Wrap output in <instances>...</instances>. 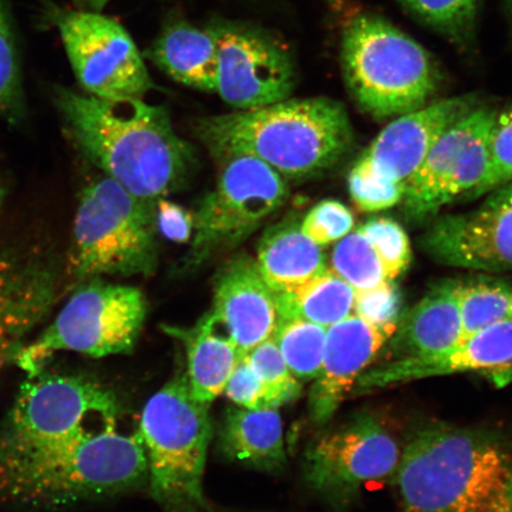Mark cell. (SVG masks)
<instances>
[{
	"label": "cell",
	"mask_w": 512,
	"mask_h": 512,
	"mask_svg": "<svg viewBox=\"0 0 512 512\" xmlns=\"http://www.w3.org/2000/svg\"><path fill=\"white\" fill-rule=\"evenodd\" d=\"M341 67L351 98L376 119L420 110L443 80L430 51L370 11H358L343 24Z\"/></svg>",
	"instance_id": "5"
},
{
	"label": "cell",
	"mask_w": 512,
	"mask_h": 512,
	"mask_svg": "<svg viewBox=\"0 0 512 512\" xmlns=\"http://www.w3.org/2000/svg\"><path fill=\"white\" fill-rule=\"evenodd\" d=\"M331 266L356 292L373 290L393 281L388 278L374 246L358 229L337 241Z\"/></svg>",
	"instance_id": "31"
},
{
	"label": "cell",
	"mask_w": 512,
	"mask_h": 512,
	"mask_svg": "<svg viewBox=\"0 0 512 512\" xmlns=\"http://www.w3.org/2000/svg\"><path fill=\"white\" fill-rule=\"evenodd\" d=\"M256 264L273 292L305 283L328 268L323 248L300 230V223L281 222L267 230Z\"/></svg>",
	"instance_id": "25"
},
{
	"label": "cell",
	"mask_w": 512,
	"mask_h": 512,
	"mask_svg": "<svg viewBox=\"0 0 512 512\" xmlns=\"http://www.w3.org/2000/svg\"><path fill=\"white\" fill-rule=\"evenodd\" d=\"M157 202L104 176L83 189L76 210L68 275L74 285L102 275H151L158 265Z\"/></svg>",
	"instance_id": "7"
},
{
	"label": "cell",
	"mask_w": 512,
	"mask_h": 512,
	"mask_svg": "<svg viewBox=\"0 0 512 512\" xmlns=\"http://www.w3.org/2000/svg\"><path fill=\"white\" fill-rule=\"evenodd\" d=\"M60 294V275L48 255L0 251V374L14 364L31 332L46 322Z\"/></svg>",
	"instance_id": "17"
},
{
	"label": "cell",
	"mask_w": 512,
	"mask_h": 512,
	"mask_svg": "<svg viewBox=\"0 0 512 512\" xmlns=\"http://www.w3.org/2000/svg\"><path fill=\"white\" fill-rule=\"evenodd\" d=\"M354 227V214L343 203L334 200L318 203L300 223V230L320 247L343 239Z\"/></svg>",
	"instance_id": "36"
},
{
	"label": "cell",
	"mask_w": 512,
	"mask_h": 512,
	"mask_svg": "<svg viewBox=\"0 0 512 512\" xmlns=\"http://www.w3.org/2000/svg\"><path fill=\"white\" fill-rule=\"evenodd\" d=\"M220 446L228 458L256 470L283 469L286 451L278 409H228L220 430Z\"/></svg>",
	"instance_id": "23"
},
{
	"label": "cell",
	"mask_w": 512,
	"mask_h": 512,
	"mask_svg": "<svg viewBox=\"0 0 512 512\" xmlns=\"http://www.w3.org/2000/svg\"><path fill=\"white\" fill-rule=\"evenodd\" d=\"M512 181V104L496 114L491 128L489 165L482 183L470 194L477 198Z\"/></svg>",
	"instance_id": "35"
},
{
	"label": "cell",
	"mask_w": 512,
	"mask_h": 512,
	"mask_svg": "<svg viewBox=\"0 0 512 512\" xmlns=\"http://www.w3.org/2000/svg\"><path fill=\"white\" fill-rule=\"evenodd\" d=\"M477 106L476 95L453 96L401 115L383 128L361 158L377 174L407 183L441 134Z\"/></svg>",
	"instance_id": "20"
},
{
	"label": "cell",
	"mask_w": 512,
	"mask_h": 512,
	"mask_svg": "<svg viewBox=\"0 0 512 512\" xmlns=\"http://www.w3.org/2000/svg\"><path fill=\"white\" fill-rule=\"evenodd\" d=\"M497 111L482 105L441 134L406 183L403 206L414 220H424L478 188L488 170L489 143Z\"/></svg>",
	"instance_id": "13"
},
{
	"label": "cell",
	"mask_w": 512,
	"mask_h": 512,
	"mask_svg": "<svg viewBox=\"0 0 512 512\" xmlns=\"http://www.w3.org/2000/svg\"><path fill=\"white\" fill-rule=\"evenodd\" d=\"M220 162L215 188L194 216V234L183 265L187 270L247 239L283 206L290 192L286 178L259 159L236 155Z\"/></svg>",
	"instance_id": "10"
},
{
	"label": "cell",
	"mask_w": 512,
	"mask_h": 512,
	"mask_svg": "<svg viewBox=\"0 0 512 512\" xmlns=\"http://www.w3.org/2000/svg\"><path fill=\"white\" fill-rule=\"evenodd\" d=\"M117 396L85 374L51 370L27 376L0 421V457L59 450L117 430Z\"/></svg>",
	"instance_id": "6"
},
{
	"label": "cell",
	"mask_w": 512,
	"mask_h": 512,
	"mask_svg": "<svg viewBox=\"0 0 512 512\" xmlns=\"http://www.w3.org/2000/svg\"><path fill=\"white\" fill-rule=\"evenodd\" d=\"M457 299L463 339L512 319V286L503 280L479 278L457 283Z\"/></svg>",
	"instance_id": "28"
},
{
	"label": "cell",
	"mask_w": 512,
	"mask_h": 512,
	"mask_svg": "<svg viewBox=\"0 0 512 512\" xmlns=\"http://www.w3.org/2000/svg\"><path fill=\"white\" fill-rule=\"evenodd\" d=\"M421 245L439 264L486 273L512 271V181L490 191L475 210L435 220Z\"/></svg>",
	"instance_id": "15"
},
{
	"label": "cell",
	"mask_w": 512,
	"mask_h": 512,
	"mask_svg": "<svg viewBox=\"0 0 512 512\" xmlns=\"http://www.w3.org/2000/svg\"><path fill=\"white\" fill-rule=\"evenodd\" d=\"M27 111L21 57L10 0H0V119L18 123Z\"/></svg>",
	"instance_id": "30"
},
{
	"label": "cell",
	"mask_w": 512,
	"mask_h": 512,
	"mask_svg": "<svg viewBox=\"0 0 512 512\" xmlns=\"http://www.w3.org/2000/svg\"><path fill=\"white\" fill-rule=\"evenodd\" d=\"M72 2L76 9L104 12L112 0H72ZM233 2L252 6L254 9L266 10L268 6H273L275 9V0H233Z\"/></svg>",
	"instance_id": "40"
},
{
	"label": "cell",
	"mask_w": 512,
	"mask_h": 512,
	"mask_svg": "<svg viewBox=\"0 0 512 512\" xmlns=\"http://www.w3.org/2000/svg\"><path fill=\"white\" fill-rule=\"evenodd\" d=\"M197 136L217 160H261L284 178H305L335 166L354 134L347 110L334 99H286L277 104L202 119Z\"/></svg>",
	"instance_id": "3"
},
{
	"label": "cell",
	"mask_w": 512,
	"mask_h": 512,
	"mask_svg": "<svg viewBox=\"0 0 512 512\" xmlns=\"http://www.w3.org/2000/svg\"><path fill=\"white\" fill-rule=\"evenodd\" d=\"M147 476L139 432L112 430L55 451L0 457V507L67 508L133 489Z\"/></svg>",
	"instance_id": "4"
},
{
	"label": "cell",
	"mask_w": 512,
	"mask_h": 512,
	"mask_svg": "<svg viewBox=\"0 0 512 512\" xmlns=\"http://www.w3.org/2000/svg\"><path fill=\"white\" fill-rule=\"evenodd\" d=\"M462 339L457 281H445L399 319L389 339V361L438 355L456 347Z\"/></svg>",
	"instance_id": "21"
},
{
	"label": "cell",
	"mask_w": 512,
	"mask_h": 512,
	"mask_svg": "<svg viewBox=\"0 0 512 512\" xmlns=\"http://www.w3.org/2000/svg\"><path fill=\"white\" fill-rule=\"evenodd\" d=\"M504 14L509 25L510 41L512 46V0H504Z\"/></svg>",
	"instance_id": "41"
},
{
	"label": "cell",
	"mask_w": 512,
	"mask_h": 512,
	"mask_svg": "<svg viewBox=\"0 0 512 512\" xmlns=\"http://www.w3.org/2000/svg\"><path fill=\"white\" fill-rule=\"evenodd\" d=\"M400 294L394 281L373 290L356 292L354 313L379 326H398Z\"/></svg>",
	"instance_id": "37"
},
{
	"label": "cell",
	"mask_w": 512,
	"mask_h": 512,
	"mask_svg": "<svg viewBox=\"0 0 512 512\" xmlns=\"http://www.w3.org/2000/svg\"><path fill=\"white\" fill-rule=\"evenodd\" d=\"M402 447L381 420L360 414L322 435L306 453V478L331 498L355 496L394 477Z\"/></svg>",
	"instance_id": "14"
},
{
	"label": "cell",
	"mask_w": 512,
	"mask_h": 512,
	"mask_svg": "<svg viewBox=\"0 0 512 512\" xmlns=\"http://www.w3.org/2000/svg\"><path fill=\"white\" fill-rule=\"evenodd\" d=\"M4 198H5L4 185H3L2 179H0V210H2Z\"/></svg>",
	"instance_id": "42"
},
{
	"label": "cell",
	"mask_w": 512,
	"mask_h": 512,
	"mask_svg": "<svg viewBox=\"0 0 512 512\" xmlns=\"http://www.w3.org/2000/svg\"><path fill=\"white\" fill-rule=\"evenodd\" d=\"M326 330L298 318L279 319L273 339L288 369L300 380H315L323 366Z\"/></svg>",
	"instance_id": "29"
},
{
	"label": "cell",
	"mask_w": 512,
	"mask_h": 512,
	"mask_svg": "<svg viewBox=\"0 0 512 512\" xmlns=\"http://www.w3.org/2000/svg\"><path fill=\"white\" fill-rule=\"evenodd\" d=\"M348 185L352 201L367 213L395 207L406 192V183L377 174L362 158L351 169Z\"/></svg>",
	"instance_id": "33"
},
{
	"label": "cell",
	"mask_w": 512,
	"mask_h": 512,
	"mask_svg": "<svg viewBox=\"0 0 512 512\" xmlns=\"http://www.w3.org/2000/svg\"><path fill=\"white\" fill-rule=\"evenodd\" d=\"M208 315L242 357L273 337L279 323L277 300L252 256H235L221 268Z\"/></svg>",
	"instance_id": "19"
},
{
	"label": "cell",
	"mask_w": 512,
	"mask_h": 512,
	"mask_svg": "<svg viewBox=\"0 0 512 512\" xmlns=\"http://www.w3.org/2000/svg\"><path fill=\"white\" fill-rule=\"evenodd\" d=\"M157 226L166 239L184 243L194 234V216L177 204L160 198L156 204Z\"/></svg>",
	"instance_id": "39"
},
{
	"label": "cell",
	"mask_w": 512,
	"mask_h": 512,
	"mask_svg": "<svg viewBox=\"0 0 512 512\" xmlns=\"http://www.w3.org/2000/svg\"><path fill=\"white\" fill-rule=\"evenodd\" d=\"M138 432L151 495L164 512L206 508L203 477L211 439L209 406L192 395L187 376H176L147 401Z\"/></svg>",
	"instance_id": "8"
},
{
	"label": "cell",
	"mask_w": 512,
	"mask_h": 512,
	"mask_svg": "<svg viewBox=\"0 0 512 512\" xmlns=\"http://www.w3.org/2000/svg\"><path fill=\"white\" fill-rule=\"evenodd\" d=\"M146 315V299L138 288L107 284L100 278L85 281L53 322L18 352L14 364L31 376L63 351L93 358L130 354Z\"/></svg>",
	"instance_id": "9"
},
{
	"label": "cell",
	"mask_w": 512,
	"mask_h": 512,
	"mask_svg": "<svg viewBox=\"0 0 512 512\" xmlns=\"http://www.w3.org/2000/svg\"><path fill=\"white\" fill-rule=\"evenodd\" d=\"M376 249L390 280L399 278L412 261V247L405 230L393 220L374 219L360 228Z\"/></svg>",
	"instance_id": "34"
},
{
	"label": "cell",
	"mask_w": 512,
	"mask_h": 512,
	"mask_svg": "<svg viewBox=\"0 0 512 512\" xmlns=\"http://www.w3.org/2000/svg\"><path fill=\"white\" fill-rule=\"evenodd\" d=\"M217 48L216 93L236 111L290 98L296 64L290 48L260 25L217 18L207 25Z\"/></svg>",
	"instance_id": "12"
},
{
	"label": "cell",
	"mask_w": 512,
	"mask_h": 512,
	"mask_svg": "<svg viewBox=\"0 0 512 512\" xmlns=\"http://www.w3.org/2000/svg\"><path fill=\"white\" fill-rule=\"evenodd\" d=\"M76 80L106 100L143 99L153 88L149 70L128 31L104 12L48 8Z\"/></svg>",
	"instance_id": "11"
},
{
	"label": "cell",
	"mask_w": 512,
	"mask_h": 512,
	"mask_svg": "<svg viewBox=\"0 0 512 512\" xmlns=\"http://www.w3.org/2000/svg\"><path fill=\"white\" fill-rule=\"evenodd\" d=\"M149 59L182 85L202 92H216L217 48L209 28L188 19L172 17L146 51Z\"/></svg>",
	"instance_id": "22"
},
{
	"label": "cell",
	"mask_w": 512,
	"mask_h": 512,
	"mask_svg": "<svg viewBox=\"0 0 512 512\" xmlns=\"http://www.w3.org/2000/svg\"><path fill=\"white\" fill-rule=\"evenodd\" d=\"M54 101L81 152L134 196L157 202L187 177L191 146L178 136L165 107L64 87L55 88Z\"/></svg>",
	"instance_id": "1"
},
{
	"label": "cell",
	"mask_w": 512,
	"mask_h": 512,
	"mask_svg": "<svg viewBox=\"0 0 512 512\" xmlns=\"http://www.w3.org/2000/svg\"><path fill=\"white\" fill-rule=\"evenodd\" d=\"M224 393L236 406L247 409L272 408L264 384L256 375L247 357L240 358L227 383Z\"/></svg>",
	"instance_id": "38"
},
{
	"label": "cell",
	"mask_w": 512,
	"mask_h": 512,
	"mask_svg": "<svg viewBox=\"0 0 512 512\" xmlns=\"http://www.w3.org/2000/svg\"><path fill=\"white\" fill-rule=\"evenodd\" d=\"M182 339L187 352L188 383L195 399L210 407L224 393L236 364L242 357L238 348L214 323L204 316L194 328L170 329Z\"/></svg>",
	"instance_id": "24"
},
{
	"label": "cell",
	"mask_w": 512,
	"mask_h": 512,
	"mask_svg": "<svg viewBox=\"0 0 512 512\" xmlns=\"http://www.w3.org/2000/svg\"><path fill=\"white\" fill-rule=\"evenodd\" d=\"M395 330L396 326H379L355 313L329 326L323 366L309 395L310 418L315 424L324 425L334 418Z\"/></svg>",
	"instance_id": "18"
},
{
	"label": "cell",
	"mask_w": 512,
	"mask_h": 512,
	"mask_svg": "<svg viewBox=\"0 0 512 512\" xmlns=\"http://www.w3.org/2000/svg\"><path fill=\"white\" fill-rule=\"evenodd\" d=\"M473 373L497 388L512 382V319L463 339L456 347L427 357L400 358L370 367L358 379L355 395L452 374Z\"/></svg>",
	"instance_id": "16"
},
{
	"label": "cell",
	"mask_w": 512,
	"mask_h": 512,
	"mask_svg": "<svg viewBox=\"0 0 512 512\" xmlns=\"http://www.w3.org/2000/svg\"><path fill=\"white\" fill-rule=\"evenodd\" d=\"M274 294L279 319L298 318L329 328L354 315L356 291L329 267L303 284Z\"/></svg>",
	"instance_id": "26"
},
{
	"label": "cell",
	"mask_w": 512,
	"mask_h": 512,
	"mask_svg": "<svg viewBox=\"0 0 512 512\" xmlns=\"http://www.w3.org/2000/svg\"><path fill=\"white\" fill-rule=\"evenodd\" d=\"M245 356L264 384L272 408L278 409L287 405L302 394V383L288 369L273 337L259 344Z\"/></svg>",
	"instance_id": "32"
},
{
	"label": "cell",
	"mask_w": 512,
	"mask_h": 512,
	"mask_svg": "<svg viewBox=\"0 0 512 512\" xmlns=\"http://www.w3.org/2000/svg\"><path fill=\"white\" fill-rule=\"evenodd\" d=\"M394 482L400 512H512V439L427 425L402 447Z\"/></svg>",
	"instance_id": "2"
},
{
	"label": "cell",
	"mask_w": 512,
	"mask_h": 512,
	"mask_svg": "<svg viewBox=\"0 0 512 512\" xmlns=\"http://www.w3.org/2000/svg\"><path fill=\"white\" fill-rule=\"evenodd\" d=\"M407 11L452 46L469 51L476 47L477 22L482 0H398Z\"/></svg>",
	"instance_id": "27"
}]
</instances>
